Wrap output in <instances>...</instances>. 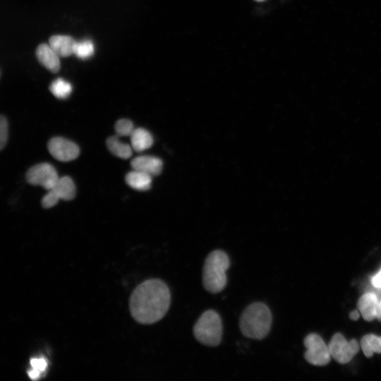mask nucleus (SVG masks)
<instances>
[{
	"label": "nucleus",
	"instance_id": "1",
	"mask_svg": "<svg viewBox=\"0 0 381 381\" xmlns=\"http://www.w3.org/2000/svg\"><path fill=\"white\" fill-rule=\"evenodd\" d=\"M171 293L168 286L159 279H150L139 284L133 291L129 308L133 319L150 325L160 320L169 310Z\"/></svg>",
	"mask_w": 381,
	"mask_h": 381
},
{
	"label": "nucleus",
	"instance_id": "2",
	"mask_svg": "<svg viewBox=\"0 0 381 381\" xmlns=\"http://www.w3.org/2000/svg\"><path fill=\"white\" fill-rule=\"evenodd\" d=\"M272 321V313L267 305L256 302L249 305L243 311L239 327L246 337L260 340L269 334Z\"/></svg>",
	"mask_w": 381,
	"mask_h": 381
},
{
	"label": "nucleus",
	"instance_id": "3",
	"mask_svg": "<svg viewBox=\"0 0 381 381\" xmlns=\"http://www.w3.org/2000/svg\"><path fill=\"white\" fill-rule=\"evenodd\" d=\"M230 267L228 255L222 250L212 251L206 258L202 269V284L211 294L221 292L227 284L226 271Z\"/></svg>",
	"mask_w": 381,
	"mask_h": 381
},
{
	"label": "nucleus",
	"instance_id": "4",
	"mask_svg": "<svg viewBox=\"0 0 381 381\" xmlns=\"http://www.w3.org/2000/svg\"><path fill=\"white\" fill-rule=\"evenodd\" d=\"M223 327L219 315L214 310L205 311L193 327V334L201 344L217 346L222 341Z\"/></svg>",
	"mask_w": 381,
	"mask_h": 381
},
{
	"label": "nucleus",
	"instance_id": "5",
	"mask_svg": "<svg viewBox=\"0 0 381 381\" xmlns=\"http://www.w3.org/2000/svg\"><path fill=\"white\" fill-rule=\"evenodd\" d=\"M304 346L306 348L304 357L309 363L321 366L329 362V347L318 334H308L304 339Z\"/></svg>",
	"mask_w": 381,
	"mask_h": 381
},
{
	"label": "nucleus",
	"instance_id": "6",
	"mask_svg": "<svg viewBox=\"0 0 381 381\" xmlns=\"http://www.w3.org/2000/svg\"><path fill=\"white\" fill-rule=\"evenodd\" d=\"M76 188L74 182L69 176L59 179L53 188L42 200V205L44 208H50L58 203L60 200H71L75 198Z\"/></svg>",
	"mask_w": 381,
	"mask_h": 381
},
{
	"label": "nucleus",
	"instance_id": "7",
	"mask_svg": "<svg viewBox=\"0 0 381 381\" xmlns=\"http://www.w3.org/2000/svg\"><path fill=\"white\" fill-rule=\"evenodd\" d=\"M328 347L331 357L342 364L349 363L359 351L356 339L348 341L340 333L333 335Z\"/></svg>",
	"mask_w": 381,
	"mask_h": 381
},
{
	"label": "nucleus",
	"instance_id": "8",
	"mask_svg": "<svg viewBox=\"0 0 381 381\" xmlns=\"http://www.w3.org/2000/svg\"><path fill=\"white\" fill-rule=\"evenodd\" d=\"M27 181L34 186H40L50 190L59 177L54 167L49 163H40L32 167L26 173Z\"/></svg>",
	"mask_w": 381,
	"mask_h": 381
},
{
	"label": "nucleus",
	"instance_id": "9",
	"mask_svg": "<svg viewBox=\"0 0 381 381\" xmlns=\"http://www.w3.org/2000/svg\"><path fill=\"white\" fill-rule=\"evenodd\" d=\"M47 147L51 155L61 162L72 161L80 153L79 147L75 143L61 137L50 139Z\"/></svg>",
	"mask_w": 381,
	"mask_h": 381
},
{
	"label": "nucleus",
	"instance_id": "10",
	"mask_svg": "<svg viewBox=\"0 0 381 381\" xmlns=\"http://www.w3.org/2000/svg\"><path fill=\"white\" fill-rule=\"evenodd\" d=\"M131 164L134 170L147 173L152 176L159 174L163 167L162 161L152 156L137 157L131 161Z\"/></svg>",
	"mask_w": 381,
	"mask_h": 381
},
{
	"label": "nucleus",
	"instance_id": "11",
	"mask_svg": "<svg viewBox=\"0 0 381 381\" xmlns=\"http://www.w3.org/2000/svg\"><path fill=\"white\" fill-rule=\"evenodd\" d=\"M38 61L49 71L56 73L60 68L59 56L49 44L42 43L36 49Z\"/></svg>",
	"mask_w": 381,
	"mask_h": 381
},
{
	"label": "nucleus",
	"instance_id": "12",
	"mask_svg": "<svg viewBox=\"0 0 381 381\" xmlns=\"http://www.w3.org/2000/svg\"><path fill=\"white\" fill-rule=\"evenodd\" d=\"M76 41L71 36L56 35L49 40V44L61 57H67L74 53Z\"/></svg>",
	"mask_w": 381,
	"mask_h": 381
},
{
	"label": "nucleus",
	"instance_id": "13",
	"mask_svg": "<svg viewBox=\"0 0 381 381\" xmlns=\"http://www.w3.org/2000/svg\"><path fill=\"white\" fill-rule=\"evenodd\" d=\"M379 300L376 295L371 292L363 294L358 301V308L366 321H372L376 318Z\"/></svg>",
	"mask_w": 381,
	"mask_h": 381
},
{
	"label": "nucleus",
	"instance_id": "14",
	"mask_svg": "<svg viewBox=\"0 0 381 381\" xmlns=\"http://www.w3.org/2000/svg\"><path fill=\"white\" fill-rule=\"evenodd\" d=\"M127 184L138 190H147L152 184V176L138 170L128 172L126 176Z\"/></svg>",
	"mask_w": 381,
	"mask_h": 381
},
{
	"label": "nucleus",
	"instance_id": "15",
	"mask_svg": "<svg viewBox=\"0 0 381 381\" xmlns=\"http://www.w3.org/2000/svg\"><path fill=\"white\" fill-rule=\"evenodd\" d=\"M131 146L136 152H142L150 148L153 144L150 133L143 128H135L131 135Z\"/></svg>",
	"mask_w": 381,
	"mask_h": 381
},
{
	"label": "nucleus",
	"instance_id": "16",
	"mask_svg": "<svg viewBox=\"0 0 381 381\" xmlns=\"http://www.w3.org/2000/svg\"><path fill=\"white\" fill-rule=\"evenodd\" d=\"M119 137L117 135L109 137L107 140V147L115 156L122 159H128L132 155L131 147L121 142Z\"/></svg>",
	"mask_w": 381,
	"mask_h": 381
},
{
	"label": "nucleus",
	"instance_id": "17",
	"mask_svg": "<svg viewBox=\"0 0 381 381\" xmlns=\"http://www.w3.org/2000/svg\"><path fill=\"white\" fill-rule=\"evenodd\" d=\"M362 351L366 357L374 353H381V337L370 334L365 335L361 341Z\"/></svg>",
	"mask_w": 381,
	"mask_h": 381
},
{
	"label": "nucleus",
	"instance_id": "18",
	"mask_svg": "<svg viewBox=\"0 0 381 381\" xmlns=\"http://www.w3.org/2000/svg\"><path fill=\"white\" fill-rule=\"evenodd\" d=\"M50 92L59 99H66L72 92L71 84L61 78L54 80L49 86Z\"/></svg>",
	"mask_w": 381,
	"mask_h": 381
},
{
	"label": "nucleus",
	"instance_id": "19",
	"mask_svg": "<svg viewBox=\"0 0 381 381\" xmlns=\"http://www.w3.org/2000/svg\"><path fill=\"white\" fill-rule=\"evenodd\" d=\"M95 52V45L91 40L85 39L76 42L74 54L79 59L85 60L91 57Z\"/></svg>",
	"mask_w": 381,
	"mask_h": 381
},
{
	"label": "nucleus",
	"instance_id": "20",
	"mask_svg": "<svg viewBox=\"0 0 381 381\" xmlns=\"http://www.w3.org/2000/svg\"><path fill=\"white\" fill-rule=\"evenodd\" d=\"M134 129L133 124L129 119H120L115 124V131L118 136H131Z\"/></svg>",
	"mask_w": 381,
	"mask_h": 381
},
{
	"label": "nucleus",
	"instance_id": "21",
	"mask_svg": "<svg viewBox=\"0 0 381 381\" xmlns=\"http://www.w3.org/2000/svg\"><path fill=\"white\" fill-rule=\"evenodd\" d=\"M8 135V125L7 119L3 115L0 119V149L2 150L6 145Z\"/></svg>",
	"mask_w": 381,
	"mask_h": 381
},
{
	"label": "nucleus",
	"instance_id": "22",
	"mask_svg": "<svg viewBox=\"0 0 381 381\" xmlns=\"http://www.w3.org/2000/svg\"><path fill=\"white\" fill-rule=\"evenodd\" d=\"M30 365L32 370L42 374L47 367V361L44 357L32 358L30 360Z\"/></svg>",
	"mask_w": 381,
	"mask_h": 381
},
{
	"label": "nucleus",
	"instance_id": "23",
	"mask_svg": "<svg viewBox=\"0 0 381 381\" xmlns=\"http://www.w3.org/2000/svg\"><path fill=\"white\" fill-rule=\"evenodd\" d=\"M371 283L376 288H381V269L371 279Z\"/></svg>",
	"mask_w": 381,
	"mask_h": 381
},
{
	"label": "nucleus",
	"instance_id": "24",
	"mask_svg": "<svg viewBox=\"0 0 381 381\" xmlns=\"http://www.w3.org/2000/svg\"><path fill=\"white\" fill-rule=\"evenodd\" d=\"M349 317L351 320H356L359 318V313L357 310H353L350 313Z\"/></svg>",
	"mask_w": 381,
	"mask_h": 381
},
{
	"label": "nucleus",
	"instance_id": "25",
	"mask_svg": "<svg viewBox=\"0 0 381 381\" xmlns=\"http://www.w3.org/2000/svg\"><path fill=\"white\" fill-rule=\"evenodd\" d=\"M376 318L381 321V299L379 300Z\"/></svg>",
	"mask_w": 381,
	"mask_h": 381
},
{
	"label": "nucleus",
	"instance_id": "26",
	"mask_svg": "<svg viewBox=\"0 0 381 381\" xmlns=\"http://www.w3.org/2000/svg\"><path fill=\"white\" fill-rule=\"evenodd\" d=\"M255 1H260H260H265V0H255Z\"/></svg>",
	"mask_w": 381,
	"mask_h": 381
}]
</instances>
